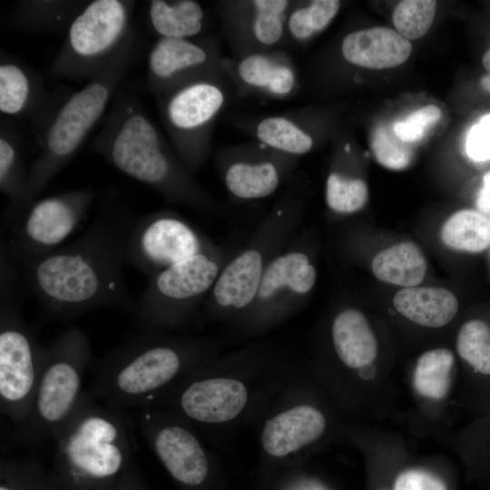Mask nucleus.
Wrapping results in <instances>:
<instances>
[{"label": "nucleus", "mask_w": 490, "mask_h": 490, "mask_svg": "<svg viewBox=\"0 0 490 490\" xmlns=\"http://www.w3.org/2000/svg\"><path fill=\"white\" fill-rule=\"evenodd\" d=\"M137 218L127 204L106 201L73 242L42 256L13 261L47 318L67 322L100 308L134 312L136 301L128 291L124 267Z\"/></svg>", "instance_id": "obj_1"}, {"label": "nucleus", "mask_w": 490, "mask_h": 490, "mask_svg": "<svg viewBox=\"0 0 490 490\" xmlns=\"http://www.w3.org/2000/svg\"><path fill=\"white\" fill-rule=\"evenodd\" d=\"M297 362L266 341L208 359L145 407L174 412L212 445L254 425L297 371Z\"/></svg>", "instance_id": "obj_2"}, {"label": "nucleus", "mask_w": 490, "mask_h": 490, "mask_svg": "<svg viewBox=\"0 0 490 490\" xmlns=\"http://www.w3.org/2000/svg\"><path fill=\"white\" fill-rule=\"evenodd\" d=\"M221 352L219 340L140 328L90 368L93 380L84 389L92 398L129 413L145 407L200 365Z\"/></svg>", "instance_id": "obj_3"}, {"label": "nucleus", "mask_w": 490, "mask_h": 490, "mask_svg": "<svg viewBox=\"0 0 490 490\" xmlns=\"http://www.w3.org/2000/svg\"><path fill=\"white\" fill-rule=\"evenodd\" d=\"M93 146L118 171L168 201L212 215L224 214V209L172 153L135 96L123 93L116 97Z\"/></svg>", "instance_id": "obj_4"}, {"label": "nucleus", "mask_w": 490, "mask_h": 490, "mask_svg": "<svg viewBox=\"0 0 490 490\" xmlns=\"http://www.w3.org/2000/svg\"><path fill=\"white\" fill-rule=\"evenodd\" d=\"M136 48L133 30L96 76L63 99L39 139L41 152L29 167L22 201L16 208L6 210L5 213L19 211L35 201L79 151L130 69Z\"/></svg>", "instance_id": "obj_5"}, {"label": "nucleus", "mask_w": 490, "mask_h": 490, "mask_svg": "<svg viewBox=\"0 0 490 490\" xmlns=\"http://www.w3.org/2000/svg\"><path fill=\"white\" fill-rule=\"evenodd\" d=\"M132 426L129 413L98 403L83 390L53 438L57 473L74 488L113 479L130 461Z\"/></svg>", "instance_id": "obj_6"}, {"label": "nucleus", "mask_w": 490, "mask_h": 490, "mask_svg": "<svg viewBox=\"0 0 490 490\" xmlns=\"http://www.w3.org/2000/svg\"><path fill=\"white\" fill-rule=\"evenodd\" d=\"M302 210V201L292 190L257 224L244 248L226 263L202 303L205 320L230 323L248 308L267 267L297 233Z\"/></svg>", "instance_id": "obj_7"}, {"label": "nucleus", "mask_w": 490, "mask_h": 490, "mask_svg": "<svg viewBox=\"0 0 490 490\" xmlns=\"http://www.w3.org/2000/svg\"><path fill=\"white\" fill-rule=\"evenodd\" d=\"M93 359L88 336L75 326L64 329L45 347L31 410L10 435L14 446L32 449L53 440L83 393V376Z\"/></svg>", "instance_id": "obj_8"}, {"label": "nucleus", "mask_w": 490, "mask_h": 490, "mask_svg": "<svg viewBox=\"0 0 490 490\" xmlns=\"http://www.w3.org/2000/svg\"><path fill=\"white\" fill-rule=\"evenodd\" d=\"M0 257V411L17 426L31 410L45 346L23 317V281L16 265L5 252Z\"/></svg>", "instance_id": "obj_9"}, {"label": "nucleus", "mask_w": 490, "mask_h": 490, "mask_svg": "<svg viewBox=\"0 0 490 490\" xmlns=\"http://www.w3.org/2000/svg\"><path fill=\"white\" fill-rule=\"evenodd\" d=\"M318 391L311 373L299 366L263 410L253 426L264 466H295L327 437L331 422Z\"/></svg>", "instance_id": "obj_10"}, {"label": "nucleus", "mask_w": 490, "mask_h": 490, "mask_svg": "<svg viewBox=\"0 0 490 490\" xmlns=\"http://www.w3.org/2000/svg\"><path fill=\"white\" fill-rule=\"evenodd\" d=\"M232 255L220 246L148 277L133 312L139 328L167 331L185 326L202 305Z\"/></svg>", "instance_id": "obj_11"}, {"label": "nucleus", "mask_w": 490, "mask_h": 490, "mask_svg": "<svg viewBox=\"0 0 490 490\" xmlns=\"http://www.w3.org/2000/svg\"><path fill=\"white\" fill-rule=\"evenodd\" d=\"M135 5L130 0L89 1L68 26L50 74L67 80L96 76L133 31Z\"/></svg>", "instance_id": "obj_12"}, {"label": "nucleus", "mask_w": 490, "mask_h": 490, "mask_svg": "<svg viewBox=\"0 0 490 490\" xmlns=\"http://www.w3.org/2000/svg\"><path fill=\"white\" fill-rule=\"evenodd\" d=\"M317 277L312 256L296 233L267 267L250 304L230 324L250 337L268 333L297 313Z\"/></svg>", "instance_id": "obj_13"}, {"label": "nucleus", "mask_w": 490, "mask_h": 490, "mask_svg": "<svg viewBox=\"0 0 490 490\" xmlns=\"http://www.w3.org/2000/svg\"><path fill=\"white\" fill-rule=\"evenodd\" d=\"M132 425L171 476L189 490H222L203 437L180 415L159 408L129 412Z\"/></svg>", "instance_id": "obj_14"}, {"label": "nucleus", "mask_w": 490, "mask_h": 490, "mask_svg": "<svg viewBox=\"0 0 490 490\" xmlns=\"http://www.w3.org/2000/svg\"><path fill=\"white\" fill-rule=\"evenodd\" d=\"M93 200V190L82 188L36 199L5 214L1 250L14 262L50 253L76 230Z\"/></svg>", "instance_id": "obj_15"}, {"label": "nucleus", "mask_w": 490, "mask_h": 490, "mask_svg": "<svg viewBox=\"0 0 490 490\" xmlns=\"http://www.w3.org/2000/svg\"><path fill=\"white\" fill-rule=\"evenodd\" d=\"M220 247L180 214L159 210L137 218L127 242L126 260L150 277Z\"/></svg>", "instance_id": "obj_16"}, {"label": "nucleus", "mask_w": 490, "mask_h": 490, "mask_svg": "<svg viewBox=\"0 0 490 490\" xmlns=\"http://www.w3.org/2000/svg\"><path fill=\"white\" fill-rule=\"evenodd\" d=\"M156 98L178 157L191 173L196 172L206 157L204 132L223 104L221 90L202 77Z\"/></svg>", "instance_id": "obj_17"}, {"label": "nucleus", "mask_w": 490, "mask_h": 490, "mask_svg": "<svg viewBox=\"0 0 490 490\" xmlns=\"http://www.w3.org/2000/svg\"><path fill=\"white\" fill-rule=\"evenodd\" d=\"M61 102L45 93L41 76L25 63L1 49L0 112L12 117H30L39 125L38 138Z\"/></svg>", "instance_id": "obj_18"}, {"label": "nucleus", "mask_w": 490, "mask_h": 490, "mask_svg": "<svg viewBox=\"0 0 490 490\" xmlns=\"http://www.w3.org/2000/svg\"><path fill=\"white\" fill-rule=\"evenodd\" d=\"M210 51L189 39L160 38L147 56V84L159 96L188 82L202 78Z\"/></svg>", "instance_id": "obj_19"}, {"label": "nucleus", "mask_w": 490, "mask_h": 490, "mask_svg": "<svg viewBox=\"0 0 490 490\" xmlns=\"http://www.w3.org/2000/svg\"><path fill=\"white\" fill-rule=\"evenodd\" d=\"M332 351L339 370L360 373L377 356V341L366 315L347 308L338 312L330 326Z\"/></svg>", "instance_id": "obj_20"}, {"label": "nucleus", "mask_w": 490, "mask_h": 490, "mask_svg": "<svg viewBox=\"0 0 490 490\" xmlns=\"http://www.w3.org/2000/svg\"><path fill=\"white\" fill-rule=\"evenodd\" d=\"M412 51L411 43L397 30L377 26L352 32L341 44L344 58L350 64L387 69L405 63Z\"/></svg>", "instance_id": "obj_21"}, {"label": "nucleus", "mask_w": 490, "mask_h": 490, "mask_svg": "<svg viewBox=\"0 0 490 490\" xmlns=\"http://www.w3.org/2000/svg\"><path fill=\"white\" fill-rule=\"evenodd\" d=\"M397 311L417 325L437 328L456 315V296L441 287H411L399 289L393 298Z\"/></svg>", "instance_id": "obj_22"}, {"label": "nucleus", "mask_w": 490, "mask_h": 490, "mask_svg": "<svg viewBox=\"0 0 490 490\" xmlns=\"http://www.w3.org/2000/svg\"><path fill=\"white\" fill-rule=\"evenodd\" d=\"M89 1L21 0L12 9L10 20L19 30L51 33L70 25Z\"/></svg>", "instance_id": "obj_23"}, {"label": "nucleus", "mask_w": 490, "mask_h": 490, "mask_svg": "<svg viewBox=\"0 0 490 490\" xmlns=\"http://www.w3.org/2000/svg\"><path fill=\"white\" fill-rule=\"evenodd\" d=\"M374 276L386 283L411 288L418 286L426 272V261L416 244L404 241L377 253L371 263Z\"/></svg>", "instance_id": "obj_24"}, {"label": "nucleus", "mask_w": 490, "mask_h": 490, "mask_svg": "<svg viewBox=\"0 0 490 490\" xmlns=\"http://www.w3.org/2000/svg\"><path fill=\"white\" fill-rule=\"evenodd\" d=\"M283 169L275 162L237 161L224 170V183L239 200H256L272 194L279 186Z\"/></svg>", "instance_id": "obj_25"}, {"label": "nucleus", "mask_w": 490, "mask_h": 490, "mask_svg": "<svg viewBox=\"0 0 490 490\" xmlns=\"http://www.w3.org/2000/svg\"><path fill=\"white\" fill-rule=\"evenodd\" d=\"M204 13L193 0H152L148 4V19L160 38L188 39L203 26Z\"/></svg>", "instance_id": "obj_26"}, {"label": "nucleus", "mask_w": 490, "mask_h": 490, "mask_svg": "<svg viewBox=\"0 0 490 490\" xmlns=\"http://www.w3.org/2000/svg\"><path fill=\"white\" fill-rule=\"evenodd\" d=\"M29 169L25 168L23 146L15 126L1 121L0 191L9 199L7 210L16 208L23 198Z\"/></svg>", "instance_id": "obj_27"}, {"label": "nucleus", "mask_w": 490, "mask_h": 490, "mask_svg": "<svg viewBox=\"0 0 490 490\" xmlns=\"http://www.w3.org/2000/svg\"><path fill=\"white\" fill-rule=\"evenodd\" d=\"M440 236L452 250L481 252L490 246V216L475 210L458 211L443 224Z\"/></svg>", "instance_id": "obj_28"}, {"label": "nucleus", "mask_w": 490, "mask_h": 490, "mask_svg": "<svg viewBox=\"0 0 490 490\" xmlns=\"http://www.w3.org/2000/svg\"><path fill=\"white\" fill-rule=\"evenodd\" d=\"M454 365L453 353L447 348H435L423 353L414 371V386L423 397L439 399L447 392Z\"/></svg>", "instance_id": "obj_29"}, {"label": "nucleus", "mask_w": 490, "mask_h": 490, "mask_svg": "<svg viewBox=\"0 0 490 490\" xmlns=\"http://www.w3.org/2000/svg\"><path fill=\"white\" fill-rule=\"evenodd\" d=\"M459 356L476 372L490 375V327L480 319L465 322L457 334Z\"/></svg>", "instance_id": "obj_30"}, {"label": "nucleus", "mask_w": 490, "mask_h": 490, "mask_svg": "<svg viewBox=\"0 0 490 490\" xmlns=\"http://www.w3.org/2000/svg\"><path fill=\"white\" fill-rule=\"evenodd\" d=\"M258 138L267 145L289 154H303L312 148L311 137L290 121L269 117L257 127Z\"/></svg>", "instance_id": "obj_31"}, {"label": "nucleus", "mask_w": 490, "mask_h": 490, "mask_svg": "<svg viewBox=\"0 0 490 490\" xmlns=\"http://www.w3.org/2000/svg\"><path fill=\"white\" fill-rule=\"evenodd\" d=\"M368 199L367 183L339 172H331L326 183V202L338 214H352L360 211Z\"/></svg>", "instance_id": "obj_32"}, {"label": "nucleus", "mask_w": 490, "mask_h": 490, "mask_svg": "<svg viewBox=\"0 0 490 490\" xmlns=\"http://www.w3.org/2000/svg\"><path fill=\"white\" fill-rule=\"evenodd\" d=\"M436 9V1L404 0L399 2L392 15L397 32L407 40L425 35L431 27Z\"/></svg>", "instance_id": "obj_33"}, {"label": "nucleus", "mask_w": 490, "mask_h": 490, "mask_svg": "<svg viewBox=\"0 0 490 490\" xmlns=\"http://www.w3.org/2000/svg\"><path fill=\"white\" fill-rule=\"evenodd\" d=\"M371 148L378 163L390 170H404L413 161L414 152L410 143L401 141L393 128L385 124L374 130Z\"/></svg>", "instance_id": "obj_34"}, {"label": "nucleus", "mask_w": 490, "mask_h": 490, "mask_svg": "<svg viewBox=\"0 0 490 490\" xmlns=\"http://www.w3.org/2000/svg\"><path fill=\"white\" fill-rule=\"evenodd\" d=\"M390 490H452L441 474L425 467L411 466L397 471L390 479Z\"/></svg>", "instance_id": "obj_35"}, {"label": "nucleus", "mask_w": 490, "mask_h": 490, "mask_svg": "<svg viewBox=\"0 0 490 490\" xmlns=\"http://www.w3.org/2000/svg\"><path fill=\"white\" fill-rule=\"evenodd\" d=\"M441 116L440 108L429 104L414 111L403 121L396 122L392 128L401 141L413 143L421 140L426 131L441 119Z\"/></svg>", "instance_id": "obj_36"}, {"label": "nucleus", "mask_w": 490, "mask_h": 490, "mask_svg": "<svg viewBox=\"0 0 490 490\" xmlns=\"http://www.w3.org/2000/svg\"><path fill=\"white\" fill-rule=\"evenodd\" d=\"M276 65L266 56L250 54L238 65L240 78L247 83L256 87H268Z\"/></svg>", "instance_id": "obj_37"}, {"label": "nucleus", "mask_w": 490, "mask_h": 490, "mask_svg": "<svg viewBox=\"0 0 490 490\" xmlns=\"http://www.w3.org/2000/svg\"><path fill=\"white\" fill-rule=\"evenodd\" d=\"M466 152L475 162L490 160V113L484 115L469 130L466 140Z\"/></svg>", "instance_id": "obj_38"}, {"label": "nucleus", "mask_w": 490, "mask_h": 490, "mask_svg": "<svg viewBox=\"0 0 490 490\" xmlns=\"http://www.w3.org/2000/svg\"><path fill=\"white\" fill-rule=\"evenodd\" d=\"M282 33L281 15L257 12L253 23V34L260 44H274L280 39Z\"/></svg>", "instance_id": "obj_39"}, {"label": "nucleus", "mask_w": 490, "mask_h": 490, "mask_svg": "<svg viewBox=\"0 0 490 490\" xmlns=\"http://www.w3.org/2000/svg\"><path fill=\"white\" fill-rule=\"evenodd\" d=\"M340 7L337 0H315L307 7L308 18L313 33L324 29L336 16Z\"/></svg>", "instance_id": "obj_40"}, {"label": "nucleus", "mask_w": 490, "mask_h": 490, "mask_svg": "<svg viewBox=\"0 0 490 490\" xmlns=\"http://www.w3.org/2000/svg\"><path fill=\"white\" fill-rule=\"evenodd\" d=\"M295 77L290 68L276 65L271 81L267 87L270 92L278 95L289 93L294 87Z\"/></svg>", "instance_id": "obj_41"}, {"label": "nucleus", "mask_w": 490, "mask_h": 490, "mask_svg": "<svg viewBox=\"0 0 490 490\" xmlns=\"http://www.w3.org/2000/svg\"><path fill=\"white\" fill-rule=\"evenodd\" d=\"M289 29L297 39H306L314 33L310 27L306 7L293 11L289 18Z\"/></svg>", "instance_id": "obj_42"}, {"label": "nucleus", "mask_w": 490, "mask_h": 490, "mask_svg": "<svg viewBox=\"0 0 490 490\" xmlns=\"http://www.w3.org/2000/svg\"><path fill=\"white\" fill-rule=\"evenodd\" d=\"M476 207L480 212L490 216V172L483 177L482 187L476 198Z\"/></svg>", "instance_id": "obj_43"}, {"label": "nucleus", "mask_w": 490, "mask_h": 490, "mask_svg": "<svg viewBox=\"0 0 490 490\" xmlns=\"http://www.w3.org/2000/svg\"><path fill=\"white\" fill-rule=\"evenodd\" d=\"M289 2L284 0H257L253 5L257 12L281 15L288 7Z\"/></svg>", "instance_id": "obj_44"}, {"label": "nucleus", "mask_w": 490, "mask_h": 490, "mask_svg": "<svg viewBox=\"0 0 490 490\" xmlns=\"http://www.w3.org/2000/svg\"><path fill=\"white\" fill-rule=\"evenodd\" d=\"M481 86L490 93V74L484 75L480 81Z\"/></svg>", "instance_id": "obj_45"}, {"label": "nucleus", "mask_w": 490, "mask_h": 490, "mask_svg": "<svg viewBox=\"0 0 490 490\" xmlns=\"http://www.w3.org/2000/svg\"><path fill=\"white\" fill-rule=\"evenodd\" d=\"M483 64L490 72V49L483 56Z\"/></svg>", "instance_id": "obj_46"}]
</instances>
